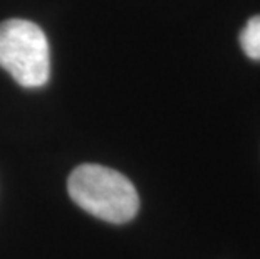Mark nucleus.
Listing matches in <instances>:
<instances>
[{
  "instance_id": "1",
  "label": "nucleus",
  "mask_w": 260,
  "mask_h": 259,
  "mask_svg": "<svg viewBox=\"0 0 260 259\" xmlns=\"http://www.w3.org/2000/svg\"><path fill=\"white\" fill-rule=\"evenodd\" d=\"M69 195L91 216L124 224L138 214L140 197L123 174L96 163L79 165L68 180Z\"/></svg>"
},
{
  "instance_id": "2",
  "label": "nucleus",
  "mask_w": 260,
  "mask_h": 259,
  "mask_svg": "<svg viewBox=\"0 0 260 259\" xmlns=\"http://www.w3.org/2000/svg\"><path fill=\"white\" fill-rule=\"evenodd\" d=\"M0 68L24 88H41L51 76V49L34 22L10 19L0 24Z\"/></svg>"
},
{
  "instance_id": "3",
  "label": "nucleus",
  "mask_w": 260,
  "mask_h": 259,
  "mask_svg": "<svg viewBox=\"0 0 260 259\" xmlns=\"http://www.w3.org/2000/svg\"><path fill=\"white\" fill-rule=\"evenodd\" d=\"M242 51L253 61H260V15L247 22L240 32Z\"/></svg>"
}]
</instances>
